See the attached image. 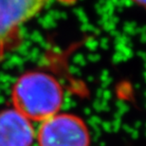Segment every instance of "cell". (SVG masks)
Wrapping results in <instances>:
<instances>
[{"mask_svg": "<svg viewBox=\"0 0 146 146\" xmlns=\"http://www.w3.org/2000/svg\"><path fill=\"white\" fill-rule=\"evenodd\" d=\"M13 107L31 121L42 122L60 112L64 102L62 86L56 78L43 71H27L11 88Z\"/></svg>", "mask_w": 146, "mask_h": 146, "instance_id": "obj_1", "label": "cell"}, {"mask_svg": "<svg viewBox=\"0 0 146 146\" xmlns=\"http://www.w3.org/2000/svg\"><path fill=\"white\" fill-rule=\"evenodd\" d=\"M51 0H0V63L22 44V28Z\"/></svg>", "mask_w": 146, "mask_h": 146, "instance_id": "obj_2", "label": "cell"}, {"mask_svg": "<svg viewBox=\"0 0 146 146\" xmlns=\"http://www.w3.org/2000/svg\"><path fill=\"white\" fill-rule=\"evenodd\" d=\"M36 141L38 146H90L91 138L83 119L59 112L41 122Z\"/></svg>", "mask_w": 146, "mask_h": 146, "instance_id": "obj_3", "label": "cell"}, {"mask_svg": "<svg viewBox=\"0 0 146 146\" xmlns=\"http://www.w3.org/2000/svg\"><path fill=\"white\" fill-rule=\"evenodd\" d=\"M35 139L33 121L13 107L0 111V146H33Z\"/></svg>", "mask_w": 146, "mask_h": 146, "instance_id": "obj_4", "label": "cell"}, {"mask_svg": "<svg viewBox=\"0 0 146 146\" xmlns=\"http://www.w3.org/2000/svg\"><path fill=\"white\" fill-rule=\"evenodd\" d=\"M133 1L141 7L146 9V0H133Z\"/></svg>", "mask_w": 146, "mask_h": 146, "instance_id": "obj_5", "label": "cell"}, {"mask_svg": "<svg viewBox=\"0 0 146 146\" xmlns=\"http://www.w3.org/2000/svg\"><path fill=\"white\" fill-rule=\"evenodd\" d=\"M57 1H59L60 3L65 4V5H72V4H74L77 0H57Z\"/></svg>", "mask_w": 146, "mask_h": 146, "instance_id": "obj_6", "label": "cell"}]
</instances>
